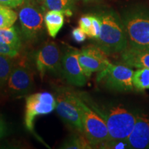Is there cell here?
Masks as SVG:
<instances>
[{"label":"cell","mask_w":149,"mask_h":149,"mask_svg":"<svg viewBox=\"0 0 149 149\" xmlns=\"http://www.w3.org/2000/svg\"><path fill=\"white\" fill-rule=\"evenodd\" d=\"M77 102L81 113L83 134L92 147L102 148L109 141V134L105 121L77 94Z\"/></svg>","instance_id":"277c9868"},{"label":"cell","mask_w":149,"mask_h":149,"mask_svg":"<svg viewBox=\"0 0 149 149\" xmlns=\"http://www.w3.org/2000/svg\"><path fill=\"white\" fill-rule=\"evenodd\" d=\"M101 33L95 40L97 46L107 55L122 53L128 46V41L123 22L113 12L100 15Z\"/></svg>","instance_id":"7a4b0ae2"},{"label":"cell","mask_w":149,"mask_h":149,"mask_svg":"<svg viewBox=\"0 0 149 149\" xmlns=\"http://www.w3.org/2000/svg\"><path fill=\"white\" fill-rule=\"evenodd\" d=\"M84 1H93V0H83Z\"/></svg>","instance_id":"83f0119b"},{"label":"cell","mask_w":149,"mask_h":149,"mask_svg":"<svg viewBox=\"0 0 149 149\" xmlns=\"http://www.w3.org/2000/svg\"><path fill=\"white\" fill-rule=\"evenodd\" d=\"M78 59L87 78L90 77L93 72L105 69L110 63L107 54L97 46H88L82 48L79 51Z\"/></svg>","instance_id":"8fae6325"},{"label":"cell","mask_w":149,"mask_h":149,"mask_svg":"<svg viewBox=\"0 0 149 149\" xmlns=\"http://www.w3.org/2000/svg\"><path fill=\"white\" fill-rule=\"evenodd\" d=\"M13 65L11 57L0 55V86L6 85Z\"/></svg>","instance_id":"44dd1931"},{"label":"cell","mask_w":149,"mask_h":149,"mask_svg":"<svg viewBox=\"0 0 149 149\" xmlns=\"http://www.w3.org/2000/svg\"><path fill=\"white\" fill-rule=\"evenodd\" d=\"M25 0H0V5L10 7V8H17L24 3Z\"/></svg>","instance_id":"484cf974"},{"label":"cell","mask_w":149,"mask_h":149,"mask_svg":"<svg viewBox=\"0 0 149 149\" xmlns=\"http://www.w3.org/2000/svg\"><path fill=\"white\" fill-rule=\"evenodd\" d=\"M57 102L53 94L48 92L36 93L26 97L24 126L30 133L34 134L35 120L40 115L51 113L56 109Z\"/></svg>","instance_id":"8992f818"},{"label":"cell","mask_w":149,"mask_h":149,"mask_svg":"<svg viewBox=\"0 0 149 149\" xmlns=\"http://www.w3.org/2000/svg\"><path fill=\"white\" fill-rule=\"evenodd\" d=\"M0 42L13 46L19 51L22 48V41L17 30L13 26L0 29Z\"/></svg>","instance_id":"e0dca14e"},{"label":"cell","mask_w":149,"mask_h":149,"mask_svg":"<svg viewBox=\"0 0 149 149\" xmlns=\"http://www.w3.org/2000/svg\"><path fill=\"white\" fill-rule=\"evenodd\" d=\"M79 51L68 50L61 57L62 73L67 82L75 86H84L87 81V77L80 66L78 55Z\"/></svg>","instance_id":"7c38bea8"},{"label":"cell","mask_w":149,"mask_h":149,"mask_svg":"<svg viewBox=\"0 0 149 149\" xmlns=\"http://www.w3.org/2000/svg\"><path fill=\"white\" fill-rule=\"evenodd\" d=\"M56 111L61 119L70 128L83 133L81 113L77 102V93L68 89H59L56 96Z\"/></svg>","instance_id":"52a82bcc"},{"label":"cell","mask_w":149,"mask_h":149,"mask_svg":"<svg viewBox=\"0 0 149 149\" xmlns=\"http://www.w3.org/2000/svg\"><path fill=\"white\" fill-rule=\"evenodd\" d=\"M134 71L133 83L134 88L138 91L149 89V68H137Z\"/></svg>","instance_id":"d6986e66"},{"label":"cell","mask_w":149,"mask_h":149,"mask_svg":"<svg viewBox=\"0 0 149 149\" xmlns=\"http://www.w3.org/2000/svg\"><path fill=\"white\" fill-rule=\"evenodd\" d=\"M133 68L124 63L112 64L110 62L105 69L99 72L97 81L106 88L118 92L133 91Z\"/></svg>","instance_id":"5b68a950"},{"label":"cell","mask_w":149,"mask_h":149,"mask_svg":"<svg viewBox=\"0 0 149 149\" xmlns=\"http://www.w3.org/2000/svg\"><path fill=\"white\" fill-rule=\"evenodd\" d=\"M91 109L101 116L107 124L109 130V141L102 148H128L127 139L133 129L136 115L122 105L100 107L86 97L78 93Z\"/></svg>","instance_id":"6da1fadb"},{"label":"cell","mask_w":149,"mask_h":149,"mask_svg":"<svg viewBox=\"0 0 149 149\" xmlns=\"http://www.w3.org/2000/svg\"><path fill=\"white\" fill-rule=\"evenodd\" d=\"M128 148H149V118L142 114L136 115L133 129L127 139Z\"/></svg>","instance_id":"4fadbf2b"},{"label":"cell","mask_w":149,"mask_h":149,"mask_svg":"<svg viewBox=\"0 0 149 149\" xmlns=\"http://www.w3.org/2000/svg\"><path fill=\"white\" fill-rule=\"evenodd\" d=\"M92 37L91 38L97 40L101 33V19L99 15H92Z\"/></svg>","instance_id":"cb8c5ba5"},{"label":"cell","mask_w":149,"mask_h":149,"mask_svg":"<svg viewBox=\"0 0 149 149\" xmlns=\"http://www.w3.org/2000/svg\"><path fill=\"white\" fill-rule=\"evenodd\" d=\"M128 46L149 51V12L142 8L128 11L123 20Z\"/></svg>","instance_id":"3957f363"},{"label":"cell","mask_w":149,"mask_h":149,"mask_svg":"<svg viewBox=\"0 0 149 149\" xmlns=\"http://www.w3.org/2000/svg\"><path fill=\"white\" fill-rule=\"evenodd\" d=\"M65 149H86L92 148L90 142L83 133H79L74 134L69 138L64 141L60 147Z\"/></svg>","instance_id":"ac0fdd59"},{"label":"cell","mask_w":149,"mask_h":149,"mask_svg":"<svg viewBox=\"0 0 149 149\" xmlns=\"http://www.w3.org/2000/svg\"><path fill=\"white\" fill-rule=\"evenodd\" d=\"M8 133V127L6 123L3 119L0 116V139H1L7 135Z\"/></svg>","instance_id":"4316f807"},{"label":"cell","mask_w":149,"mask_h":149,"mask_svg":"<svg viewBox=\"0 0 149 149\" xmlns=\"http://www.w3.org/2000/svg\"><path fill=\"white\" fill-rule=\"evenodd\" d=\"M44 8L49 10L62 12L66 16L72 15L75 0H43Z\"/></svg>","instance_id":"2e32d148"},{"label":"cell","mask_w":149,"mask_h":149,"mask_svg":"<svg viewBox=\"0 0 149 149\" xmlns=\"http://www.w3.org/2000/svg\"><path fill=\"white\" fill-rule=\"evenodd\" d=\"M22 33L28 42L38 40L44 31V17L38 7L33 3H24L19 13Z\"/></svg>","instance_id":"ba28073f"},{"label":"cell","mask_w":149,"mask_h":149,"mask_svg":"<svg viewBox=\"0 0 149 149\" xmlns=\"http://www.w3.org/2000/svg\"><path fill=\"white\" fill-rule=\"evenodd\" d=\"M8 91L13 95H25L34 86V74L25 61L13 65L6 84Z\"/></svg>","instance_id":"30bf717a"},{"label":"cell","mask_w":149,"mask_h":149,"mask_svg":"<svg viewBox=\"0 0 149 149\" xmlns=\"http://www.w3.org/2000/svg\"><path fill=\"white\" fill-rule=\"evenodd\" d=\"M35 64L43 79L47 73L60 75L62 73L61 56L59 48L55 42H46L35 55Z\"/></svg>","instance_id":"9c48e42d"},{"label":"cell","mask_w":149,"mask_h":149,"mask_svg":"<svg viewBox=\"0 0 149 149\" xmlns=\"http://www.w3.org/2000/svg\"><path fill=\"white\" fill-rule=\"evenodd\" d=\"M79 27L84 32L86 35L91 38L92 37V15H86L81 16L78 22Z\"/></svg>","instance_id":"7402d4cb"},{"label":"cell","mask_w":149,"mask_h":149,"mask_svg":"<svg viewBox=\"0 0 149 149\" xmlns=\"http://www.w3.org/2000/svg\"><path fill=\"white\" fill-rule=\"evenodd\" d=\"M17 19V14L11 8L0 5V29L13 26Z\"/></svg>","instance_id":"ffe728a7"},{"label":"cell","mask_w":149,"mask_h":149,"mask_svg":"<svg viewBox=\"0 0 149 149\" xmlns=\"http://www.w3.org/2000/svg\"><path fill=\"white\" fill-rule=\"evenodd\" d=\"M19 51L13 46L0 42V55L8 56L11 58H15L19 55Z\"/></svg>","instance_id":"603a6c76"},{"label":"cell","mask_w":149,"mask_h":149,"mask_svg":"<svg viewBox=\"0 0 149 149\" xmlns=\"http://www.w3.org/2000/svg\"><path fill=\"white\" fill-rule=\"evenodd\" d=\"M39 1H43V0H39Z\"/></svg>","instance_id":"f1b7e54d"},{"label":"cell","mask_w":149,"mask_h":149,"mask_svg":"<svg viewBox=\"0 0 149 149\" xmlns=\"http://www.w3.org/2000/svg\"><path fill=\"white\" fill-rule=\"evenodd\" d=\"M122 63L135 68H149V51H140L128 46L121 53Z\"/></svg>","instance_id":"5bb4252c"},{"label":"cell","mask_w":149,"mask_h":149,"mask_svg":"<svg viewBox=\"0 0 149 149\" xmlns=\"http://www.w3.org/2000/svg\"><path fill=\"white\" fill-rule=\"evenodd\" d=\"M44 20L48 35L53 38H55L64 26V13L60 11L49 10L46 13Z\"/></svg>","instance_id":"9a60e30c"},{"label":"cell","mask_w":149,"mask_h":149,"mask_svg":"<svg viewBox=\"0 0 149 149\" xmlns=\"http://www.w3.org/2000/svg\"><path fill=\"white\" fill-rule=\"evenodd\" d=\"M71 35L74 41H75L77 43H81L84 42L87 36L79 27L74 28V29H72Z\"/></svg>","instance_id":"d4e9b609"}]
</instances>
